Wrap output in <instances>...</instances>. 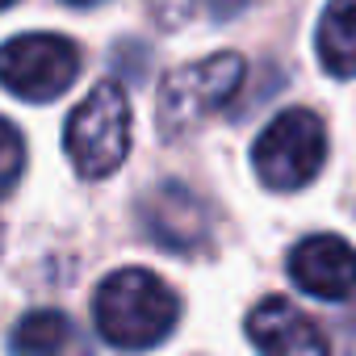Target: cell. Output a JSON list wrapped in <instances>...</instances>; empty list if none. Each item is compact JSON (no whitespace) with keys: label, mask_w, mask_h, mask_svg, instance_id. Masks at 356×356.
Returning <instances> with one entry per match:
<instances>
[{"label":"cell","mask_w":356,"mask_h":356,"mask_svg":"<svg viewBox=\"0 0 356 356\" xmlns=\"http://www.w3.org/2000/svg\"><path fill=\"white\" fill-rule=\"evenodd\" d=\"M13 348L22 356H88L80 327L63 310H34L17 323Z\"/></svg>","instance_id":"9"},{"label":"cell","mask_w":356,"mask_h":356,"mask_svg":"<svg viewBox=\"0 0 356 356\" xmlns=\"http://www.w3.org/2000/svg\"><path fill=\"white\" fill-rule=\"evenodd\" d=\"M67 5H76V9H92V5H105V0H67Z\"/></svg>","instance_id":"13"},{"label":"cell","mask_w":356,"mask_h":356,"mask_svg":"<svg viewBox=\"0 0 356 356\" xmlns=\"http://www.w3.org/2000/svg\"><path fill=\"white\" fill-rule=\"evenodd\" d=\"M248 339L260 356H327V335L285 298H264L252 306Z\"/></svg>","instance_id":"8"},{"label":"cell","mask_w":356,"mask_h":356,"mask_svg":"<svg viewBox=\"0 0 356 356\" xmlns=\"http://www.w3.org/2000/svg\"><path fill=\"white\" fill-rule=\"evenodd\" d=\"M289 277L310 298L343 302L356 293V248L339 235H310L289 252Z\"/></svg>","instance_id":"7"},{"label":"cell","mask_w":356,"mask_h":356,"mask_svg":"<svg viewBox=\"0 0 356 356\" xmlns=\"http://www.w3.org/2000/svg\"><path fill=\"white\" fill-rule=\"evenodd\" d=\"M151 5H155V13H159V22H163V26H176V22L189 13L193 0H151Z\"/></svg>","instance_id":"12"},{"label":"cell","mask_w":356,"mask_h":356,"mask_svg":"<svg viewBox=\"0 0 356 356\" xmlns=\"http://www.w3.org/2000/svg\"><path fill=\"white\" fill-rule=\"evenodd\" d=\"M80 51L63 34H22L0 47V84L22 101H55L72 88Z\"/></svg>","instance_id":"5"},{"label":"cell","mask_w":356,"mask_h":356,"mask_svg":"<svg viewBox=\"0 0 356 356\" xmlns=\"http://www.w3.org/2000/svg\"><path fill=\"white\" fill-rule=\"evenodd\" d=\"M239 84H243V59L231 55V51L197 59L189 67H176L159 84V105H155L159 134L176 138V134L193 130L197 122H206L210 113H218L239 92Z\"/></svg>","instance_id":"3"},{"label":"cell","mask_w":356,"mask_h":356,"mask_svg":"<svg viewBox=\"0 0 356 356\" xmlns=\"http://www.w3.org/2000/svg\"><path fill=\"white\" fill-rule=\"evenodd\" d=\"M9 5H13V0H0V9H9Z\"/></svg>","instance_id":"14"},{"label":"cell","mask_w":356,"mask_h":356,"mask_svg":"<svg viewBox=\"0 0 356 356\" xmlns=\"http://www.w3.org/2000/svg\"><path fill=\"white\" fill-rule=\"evenodd\" d=\"M22 163H26V147H22V134L0 118V197H5L17 176H22Z\"/></svg>","instance_id":"11"},{"label":"cell","mask_w":356,"mask_h":356,"mask_svg":"<svg viewBox=\"0 0 356 356\" xmlns=\"http://www.w3.org/2000/svg\"><path fill=\"white\" fill-rule=\"evenodd\" d=\"M97 331L126 352H143L151 343H163L168 331L181 318L176 293L147 268H118L113 277L101 281L97 302Z\"/></svg>","instance_id":"1"},{"label":"cell","mask_w":356,"mask_h":356,"mask_svg":"<svg viewBox=\"0 0 356 356\" xmlns=\"http://www.w3.org/2000/svg\"><path fill=\"white\" fill-rule=\"evenodd\" d=\"M323 159H327V130L323 118L310 109H285L264 126V134L252 147L256 176L277 193L306 189L318 176Z\"/></svg>","instance_id":"4"},{"label":"cell","mask_w":356,"mask_h":356,"mask_svg":"<svg viewBox=\"0 0 356 356\" xmlns=\"http://www.w3.org/2000/svg\"><path fill=\"white\" fill-rule=\"evenodd\" d=\"M318 59L331 76H356V0H327L314 34Z\"/></svg>","instance_id":"10"},{"label":"cell","mask_w":356,"mask_h":356,"mask_svg":"<svg viewBox=\"0 0 356 356\" xmlns=\"http://www.w3.org/2000/svg\"><path fill=\"white\" fill-rule=\"evenodd\" d=\"M67 159L80 176L101 181V176L118 172V163L130 151V101L118 84H97L76 113L67 118L63 130Z\"/></svg>","instance_id":"2"},{"label":"cell","mask_w":356,"mask_h":356,"mask_svg":"<svg viewBox=\"0 0 356 356\" xmlns=\"http://www.w3.org/2000/svg\"><path fill=\"white\" fill-rule=\"evenodd\" d=\"M143 231L163 252H197L210 239V206L181 181H163L138 202Z\"/></svg>","instance_id":"6"}]
</instances>
